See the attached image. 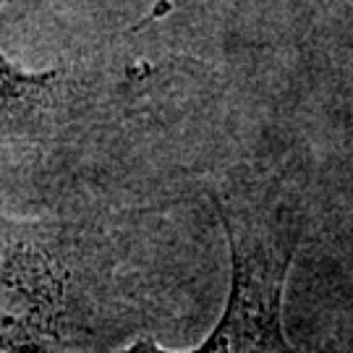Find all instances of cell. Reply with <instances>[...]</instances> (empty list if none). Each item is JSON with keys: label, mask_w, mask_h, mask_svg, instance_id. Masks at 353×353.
Returning a JSON list of instances; mask_svg holds the SVG:
<instances>
[{"label": "cell", "mask_w": 353, "mask_h": 353, "mask_svg": "<svg viewBox=\"0 0 353 353\" xmlns=\"http://www.w3.org/2000/svg\"><path fill=\"white\" fill-rule=\"evenodd\" d=\"M217 217L230 246V293L212 335L183 353H301L283 332V293L301 241L299 212L285 202L223 196ZM123 353H178L137 341Z\"/></svg>", "instance_id": "cell-1"}, {"label": "cell", "mask_w": 353, "mask_h": 353, "mask_svg": "<svg viewBox=\"0 0 353 353\" xmlns=\"http://www.w3.org/2000/svg\"><path fill=\"white\" fill-rule=\"evenodd\" d=\"M65 280L32 236L0 225V351L58 335Z\"/></svg>", "instance_id": "cell-2"}, {"label": "cell", "mask_w": 353, "mask_h": 353, "mask_svg": "<svg viewBox=\"0 0 353 353\" xmlns=\"http://www.w3.org/2000/svg\"><path fill=\"white\" fill-rule=\"evenodd\" d=\"M0 3H6V0H0ZM52 74H42V76H26L21 71H16L8 61H3L0 58V94H13V97H19V94H26V92H32V89L42 87L45 81H50Z\"/></svg>", "instance_id": "cell-3"}]
</instances>
